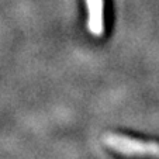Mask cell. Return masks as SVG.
<instances>
[{
	"label": "cell",
	"instance_id": "1",
	"mask_svg": "<svg viewBox=\"0 0 159 159\" xmlns=\"http://www.w3.org/2000/svg\"><path fill=\"white\" fill-rule=\"evenodd\" d=\"M103 142L107 148L127 156H158L159 144L153 141H142L125 137L123 134L106 132L103 135Z\"/></svg>",
	"mask_w": 159,
	"mask_h": 159
},
{
	"label": "cell",
	"instance_id": "2",
	"mask_svg": "<svg viewBox=\"0 0 159 159\" xmlns=\"http://www.w3.org/2000/svg\"><path fill=\"white\" fill-rule=\"evenodd\" d=\"M89 10L87 28L94 37H102L104 33V0H86Z\"/></svg>",
	"mask_w": 159,
	"mask_h": 159
}]
</instances>
